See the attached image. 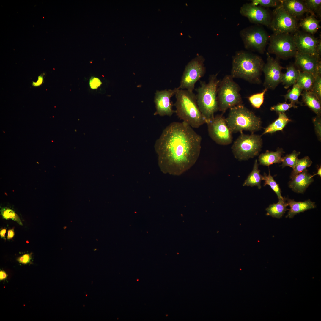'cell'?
Listing matches in <instances>:
<instances>
[{"label":"cell","instance_id":"cell-4","mask_svg":"<svg viewBox=\"0 0 321 321\" xmlns=\"http://www.w3.org/2000/svg\"><path fill=\"white\" fill-rule=\"evenodd\" d=\"M217 75H210L207 83L200 81V86L195 89L198 106L207 123L214 117V114L218 110L217 93L220 80L218 79Z\"/></svg>","mask_w":321,"mask_h":321},{"label":"cell","instance_id":"cell-39","mask_svg":"<svg viewBox=\"0 0 321 321\" xmlns=\"http://www.w3.org/2000/svg\"><path fill=\"white\" fill-rule=\"evenodd\" d=\"M316 134L318 139L320 141L321 138V119L320 116H317L313 119Z\"/></svg>","mask_w":321,"mask_h":321},{"label":"cell","instance_id":"cell-20","mask_svg":"<svg viewBox=\"0 0 321 321\" xmlns=\"http://www.w3.org/2000/svg\"><path fill=\"white\" fill-rule=\"evenodd\" d=\"M288 206L290 209L286 217L291 218L296 214L305 211L313 209L316 207V205L314 202H312L309 199L304 202H296L293 199L287 198Z\"/></svg>","mask_w":321,"mask_h":321},{"label":"cell","instance_id":"cell-42","mask_svg":"<svg viewBox=\"0 0 321 321\" xmlns=\"http://www.w3.org/2000/svg\"><path fill=\"white\" fill-rule=\"evenodd\" d=\"M45 73H43L41 74L37 77L36 81H33L32 85L33 87H37L40 86L43 83L45 76Z\"/></svg>","mask_w":321,"mask_h":321},{"label":"cell","instance_id":"cell-28","mask_svg":"<svg viewBox=\"0 0 321 321\" xmlns=\"http://www.w3.org/2000/svg\"><path fill=\"white\" fill-rule=\"evenodd\" d=\"M319 22L314 15H311L302 19L300 26L307 33L312 35L320 28Z\"/></svg>","mask_w":321,"mask_h":321},{"label":"cell","instance_id":"cell-45","mask_svg":"<svg viewBox=\"0 0 321 321\" xmlns=\"http://www.w3.org/2000/svg\"><path fill=\"white\" fill-rule=\"evenodd\" d=\"M317 51L318 56L320 58L321 54V41L320 40L317 46Z\"/></svg>","mask_w":321,"mask_h":321},{"label":"cell","instance_id":"cell-38","mask_svg":"<svg viewBox=\"0 0 321 321\" xmlns=\"http://www.w3.org/2000/svg\"><path fill=\"white\" fill-rule=\"evenodd\" d=\"M297 106L295 104L291 103H287L286 102L284 103H279L276 105L272 106L270 108L271 111H274L279 113H285V112L289 110L292 107L297 108Z\"/></svg>","mask_w":321,"mask_h":321},{"label":"cell","instance_id":"cell-14","mask_svg":"<svg viewBox=\"0 0 321 321\" xmlns=\"http://www.w3.org/2000/svg\"><path fill=\"white\" fill-rule=\"evenodd\" d=\"M240 12L252 23L267 27L270 26L272 17L269 11L264 7L255 5L251 2L246 3L241 7Z\"/></svg>","mask_w":321,"mask_h":321},{"label":"cell","instance_id":"cell-46","mask_svg":"<svg viewBox=\"0 0 321 321\" xmlns=\"http://www.w3.org/2000/svg\"><path fill=\"white\" fill-rule=\"evenodd\" d=\"M6 232V229H3L0 231V236L1 238L5 239V234Z\"/></svg>","mask_w":321,"mask_h":321},{"label":"cell","instance_id":"cell-9","mask_svg":"<svg viewBox=\"0 0 321 321\" xmlns=\"http://www.w3.org/2000/svg\"><path fill=\"white\" fill-rule=\"evenodd\" d=\"M268 53L278 58L287 59L294 57L297 52L293 35L290 33L273 34L269 37Z\"/></svg>","mask_w":321,"mask_h":321},{"label":"cell","instance_id":"cell-17","mask_svg":"<svg viewBox=\"0 0 321 321\" xmlns=\"http://www.w3.org/2000/svg\"><path fill=\"white\" fill-rule=\"evenodd\" d=\"M294 57L295 65L301 71L310 73L315 75L321 70L320 60L316 57L297 51Z\"/></svg>","mask_w":321,"mask_h":321},{"label":"cell","instance_id":"cell-22","mask_svg":"<svg viewBox=\"0 0 321 321\" xmlns=\"http://www.w3.org/2000/svg\"><path fill=\"white\" fill-rule=\"evenodd\" d=\"M301 95L305 105L314 112L317 116L321 114V100L310 91H303Z\"/></svg>","mask_w":321,"mask_h":321},{"label":"cell","instance_id":"cell-43","mask_svg":"<svg viewBox=\"0 0 321 321\" xmlns=\"http://www.w3.org/2000/svg\"><path fill=\"white\" fill-rule=\"evenodd\" d=\"M14 232L13 229H10L8 231L7 239H10L12 238L14 235Z\"/></svg>","mask_w":321,"mask_h":321},{"label":"cell","instance_id":"cell-10","mask_svg":"<svg viewBox=\"0 0 321 321\" xmlns=\"http://www.w3.org/2000/svg\"><path fill=\"white\" fill-rule=\"evenodd\" d=\"M204 58L198 56L191 60L186 66L181 77L179 89L193 92L196 83L204 75L206 70Z\"/></svg>","mask_w":321,"mask_h":321},{"label":"cell","instance_id":"cell-26","mask_svg":"<svg viewBox=\"0 0 321 321\" xmlns=\"http://www.w3.org/2000/svg\"><path fill=\"white\" fill-rule=\"evenodd\" d=\"M258 166L257 160L256 159L253 170L245 180L243 184V186H257L259 189H261V181L263 180V176L260 174V171L258 169Z\"/></svg>","mask_w":321,"mask_h":321},{"label":"cell","instance_id":"cell-25","mask_svg":"<svg viewBox=\"0 0 321 321\" xmlns=\"http://www.w3.org/2000/svg\"><path fill=\"white\" fill-rule=\"evenodd\" d=\"M286 71L283 73L281 82L287 89L296 84L298 75L299 70L295 66L291 64L286 68Z\"/></svg>","mask_w":321,"mask_h":321},{"label":"cell","instance_id":"cell-24","mask_svg":"<svg viewBox=\"0 0 321 321\" xmlns=\"http://www.w3.org/2000/svg\"><path fill=\"white\" fill-rule=\"evenodd\" d=\"M291 121L285 113H279L278 118L265 128L262 135L282 131L286 125Z\"/></svg>","mask_w":321,"mask_h":321},{"label":"cell","instance_id":"cell-16","mask_svg":"<svg viewBox=\"0 0 321 321\" xmlns=\"http://www.w3.org/2000/svg\"><path fill=\"white\" fill-rule=\"evenodd\" d=\"M297 51L309 54L320 60L317 51V44L320 40L307 33L297 31L293 35Z\"/></svg>","mask_w":321,"mask_h":321},{"label":"cell","instance_id":"cell-11","mask_svg":"<svg viewBox=\"0 0 321 321\" xmlns=\"http://www.w3.org/2000/svg\"><path fill=\"white\" fill-rule=\"evenodd\" d=\"M269 27L274 34H291L298 31L296 19L288 14L280 5L273 10Z\"/></svg>","mask_w":321,"mask_h":321},{"label":"cell","instance_id":"cell-35","mask_svg":"<svg viewBox=\"0 0 321 321\" xmlns=\"http://www.w3.org/2000/svg\"><path fill=\"white\" fill-rule=\"evenodd\" d=\"M305 5L309 13L314 15L317 13L320 15L321 13V0H303Z\"/></svg>","mask_w":321,"mask_h":321},{"label":"cell","instance_id":"cell-34","mask_svg":"<svg viewBox=\"0 0 321 321\" xmlns=\"http://www.w3.org/2000/svg\"><path fill=\"white\" fill-rule=\"evenodd\" d=\"M0 213L3 218L6 220L12 219L20 225H23L19 217L12 210L7 207H3L1 209Z\"/></svg>","mask_w":321,"mask_h":321},{"label":"cell","instance_id":"cell-6","mask_svg":"<svg viewBox=\"0 0 321 321\" xmlns=\"http://www.w3.org/2000/svg\"><path fill=\"white\" fill-rule=\"evenodd\" d=\"M230 75H227L220 81L217 89L218 110L223 113L228 109L242 104L240 93V88Z\"/></svg>","mask_w":321,"mask_h":321},{"label":"cell","instance_id":"cell-5","mask_svg":"<svg viewBox=\"0 0 321 321\" xmlns=\"http://www.w3.org/2000/svg\"><path fill=\"white\" fill-rule=\"evenodd\" d=\"M229 109L228 117L225 119L232 133H241L243 130L253 133L261 128L260 118L242 104Z\"/></svg>","mask_w":321,"mask_h":321},{"label":"cell","instance_id":"cell-36","mask_svg":"<svg viewBox=\"0 0 321 321\" xmlns=\"http://www.w3.org/2000/svg\"><path fill=\"white\" fill-rule=\"evenodd\" d=\"M310 91L321 100V70L315 75V80Z\"/></svg>","mask_w":321,"mask_h":321},{"label":"cell","instance_id":"cell-19","mask_svg":"<svg viewBox=\"0 0 321 321\" xmlns=\"http://www.w3.org/2000/svg\"><path fill=\"white\" fill-rule=\"evenodd\" d=\"M280 6L296 19L306 13H309L303 0H281Z\"/></svg>","mask_w":321,"mask_h":321},{"label":"cell","instance_id":"cell-29","mask_svg":"<svg viewBox=\"0 0 321 321\" xmlns=\"http://www.w3.org/2000/svg\"><path fill=\"white\" fill-rule=\"evenodd\" d=\"M312 163V162L309 156H305L301 159H298L296 165L293 168L290 176L291 179L310 167Z\"/></svg>","mask_w":321,"mask_h":321},{"label":"cell","instance_id":"cell-21","mask_svg":"<svg viewBox=\"0 0 321 321\" xmlns=\"http://www.w3.org/2000/svg\"><path fill=\"white\" fill-rule=\"evenodd\" d=\"M284 153L283 149L278 148L275 152L267 150L265 153L261 154L259 157L260 165L269 166L274 163L282 162V155Z\"/></svg>","mask_w":321,"mask_h":321},{"label":"cell","instance_id":"cell-8","mask_svg":"<svg viewBox=\"0 0 321 321\" xmlns=\"http://www.w3.org/2000/svg\"><path fill=\"white\" fill-rule=\"evenodd\" d=\"M240 35L246 49L264 53L269 37L263 28L257 25L248 26L241 30Z\"/></svg>","mask_w":321,"mask_h":321},{"label":"cell","instance_id":"cell-47","mask_svg":"<svg viewBox=\"0 0 321 321\" xmlns=\"http://www.w3.org/2000/svg\"><path fill=\"white\" fill-rule=\"evenodd\" d=\"M321 167H320L319 168V169H318V171H317V173H316V174H314L313 175H312V177H314V176H315L316 175H318L320 176V177H321Z\"/></svg>","mask_w":321,"mask_h":321},{"label":"cell","instance_id":"cell-13","mask_svg":"<svg viewBox=\"0 0 321 321\" xmlns=\"http://www.w3.org/2000/svg\"><path fill=\"white\" fill-rule=\"evenodd\" d=\"M267 61L263 68L265 80L264 86L268 89H274L281 82L283 67L277 58L271 57L268 53Z\"/></svg>","mask_w":321,"mask_h":321},{"label":"cell","instance_id":"cell-32","mask_svg":"<svg viewBox=\"0 0 321 321\" xmlns=\"http://www.w3.org/2000/svg\"><path fill=\"white\" fill-rule=\"evenodd\" d=\"M268 89L265 88L261 92L249 96L248 100L252 106L255 108H259L263 103L264 95Z\"/></svg>","mask_w":321,"mask_h":321},{"label":"cell","instance_id":"cell-3","mask_svg":"<svg viewBox=\"0 0 321 321\" xmlns=\"http://www.w3.org/2000/svg\"><path fill=\"white\" fill-rule=\"evenodd\" d=\"M175 113L193 128H198L207 122L197 105L196 95L186 89H179L175 95Z\"/></svg>","mask_w":321,"mask_h":321},{"label":"cell","instance_id":"cell-31","mask_svg":"<svg viewBox=\"0 0 321 321\" xmlns=\"http://www.w3.org/2000/svg\"><path fill=\"white\" fill-rule=\"evenodd\" d=\"M263 176V180H265L264 186L266 185H269L272 189L276 193L278 199H282L283 197L281 194V191L279 185L274 179L273 177L270 174L269 170V173L267 175L264 173Z\"/></svg>","mask_w":321,"mask_h":321},{"label":"cell","instance_id":"cell-33","mask_svg":"<svg viewBox=\"0 0 321 321\" xmlns=\"http://www.w3.org/2000/svg\"><path fill=\"white\" fill-rule=\"evenodd\" d=\"M300 153V152L294 150L292 153L287 154L285 156L282 157V164L281 165L282 167L283 168L288 166L293 168L296 165L298 159V156Z\"/></svg>","mask_w":321,"mask_h":321},{"label":"cell","instance_id":"cell-30","mask_svg":"<svg viewBox=\"0 0 321 321\" xmlns=\"http://www.w3.org/2000/svg\"><path fill=\"white\" fill-rule=\"evenodd\" d=\"M303 91L302 88L295 84L293 85L292 89L284 95L285 101L289 100L291 103L295 105L296 103H299L298 99Z\"/></svg>","mask_w":321,"mask_h":321},{"label":"cell","instance_id":"cell-40","mask_svg":"<svg viewBox=\"0 0 321 321\" xmlns=\"http://www.w3.org/2000/svg\"><path fill=\"white\" fill-rule=\"evenodd\" d=\"M102 84V82L98 78L92 76L89 81V85L90 89L95 90L97 89Z\"/></svg>","mask_w":321,"mask_h":321},{"label":"cell","instance_id":"cell-44","mask_svg":"<svg viewBox=\"0 0 321 321\" xmlns=\"http://www.w3.org/2000/svg\"><path fill=\"white\" fill-rule=\"evenodd\" d=\"M7 276V275L6 272L4 270H1L0 271V280L2 281L5 279Z\"/></svg>","mask_w":321,"mask_h":321},{"label":"cell","instance_id":"cell-7","mask_svg":"<svg viewBox=\"0 0 321 321\" xmlns=\"http://www.w3.org/2000/svg\"><path fill=\"white\" fill-rule=\"evenodd\" d=\"M240 133L232 147L235 157L240 160H246L258 155L262 145L261 136Z\"/></svg>","mask_w":321,"mask_h":321},{"label":"cell","instance_id":"cell-12","mask_svg":"<svg viewBox=\"0 0 321 321\" xmlns=\"http://www.w3.org/2000/svg\"><path fill=\"white\" fill-rule=\"evenodd\" d=\"M209 136L217 144L228 145L232 141V133L229 128L225 118L217 115L207 123Z\"/></svg>","mask_w":321,"mask_h":321},{"label":"cell","instance_id":"cell-2","mask_svg":"<svg viewBox=\"0 0 321 321\" xmlns=\"http://www.w3.org/2000/svg\"><path fill=\"white\" fill-rule=\"evenodd\" d=\"M265 63L259 56L241 50L233 56L231 76L250 83L259 84Z\"/></svg>","mask_w":321,"mask_h":321},{"label":"cell","instance_id":"cell-18","mask_svg":"<svg viewBox=\"0 0 321 321\" xmlns=\"http://www.w3.org/2000/svg\"><path fill=\"white\" fill-rule=\"evenodd\" d=\"M289 183V187L294 192L303 193L314 181L312 175L306 169L292 178Z\"/></svg>","mask_w":321,"mask_h":321},{"label":"cell","instance_id":"cell-37","mask_svg":"<svg viewBox=\"0 0 321 321\" xmlns=\"http://www.w3.org/2000/svg\"><path fill=\"white\" fill-rule=\"evenodd\" d=\"M251 3L263 7L276 8L281 4V0H252Z\"/></svg>","mask_w":321,"mask_h":321},{"label":"cell","instance_id":"cell-41","mask_svg":"<svg viewBox=\"0 0 321 321\" xmlns=\"http://www.w3.org/2000/svg\"><path fill=\"white\" fill-rule=\"evenodd\" d=\"M32 259L30 254H26L20 257L17 259V260L19 263L26 264L30 262Z\"/></svg>","mask_w":321,"mask_h":321},{"label":"cell","instance_id":"cell-23","mask_svg":"<svg viewBox=\"0 0 321 321\" xmlns=\"http://www.w3.org/2000/svg\"><path fill=\"white\" fill-rule=\"evenodd\" d=\"M278 199V201L277 203L270 205L266 209L267 211L266 215L280 218L283 216L286 211L288 210V209L287 208L288 206L287 198L284 197Z\"/></svg>","mask_w":321,"mask_h":321},{"label":"cell","instance_id":"cell-27","mask_svg":"<svg viewBox=\"0 0 321 321\" xmlns=\"http://www.w3.org/2000/svg\"><path fill=\"white\" fill-rule=\"evenodd\" d=\"M314 74L299 70L298 75L296 84L303 91H310L315 78Z\"/></svg>","mask_w":321,"mask_h":321},{"label":"cell","instance_id":"cell-1","mask_svg":"<svg viewBox=\"0 0 321 321\" xmlns=\"http://www.w3.org/2000/svg\"><path fill=\"white\" fill-rule=\"evenodd\" d=\"M202 140L201 136L185 122L170 123L154 145L161 171L179 176L190 169L199 157Z\"/></svg>","mask_w":321,"mask_h":321},{"label":"cell","instance_id":"cell-15","mask_svg":"<svg viewBox=\"0 0 321 321\" xmlns=\"http://www.w3.org/2000/svg\"><path fill=\"white\" fill-rule=\"evenodd\" d=\"M179 89L178 87L172 89L156 91L154 97L156 109L154 115L171 116L175 113V110L173 109V104L171 101V98L175 95Z\"/></svg>","mask_w":321,"mask_h":321}]
</instances>
